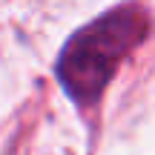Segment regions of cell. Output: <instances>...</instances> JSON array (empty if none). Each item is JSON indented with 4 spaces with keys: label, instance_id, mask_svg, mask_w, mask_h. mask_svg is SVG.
Masks as SVG:
<instances>
[{
    "label": "cell",
    "instance_id": "6da1fadb",
    "mask_svg": "<svg viewBox=\"0 0 155 155\" xmlns=\"http://www.w3.org/2000/svg\"><path fill=\"white\" fill-rule=\"evenodd\" d=\"M144 35L147 15L138 6H121L83 26L69 40L58 63V75L66 92L81 104L95 101L115 75V66L132 52V46Z\"/></svg>",
    "mask_w": 155,
    "mask_h": 155
}]
</instances>
